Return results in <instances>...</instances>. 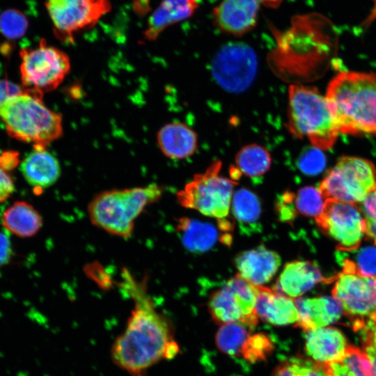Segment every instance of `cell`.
I'll list each match as a JSON object with an SVG mask.
<instances>
[{
    "mask_svg": "<svg viewBox=\"0 0 376 376\" xmlns=\"http://www.w3.org/2000/svg\"><path fill=\"white\" fill-rule=\"evenodd\" d=\"M42 95L31 91L8 99L0 107V118L11 137L46 147L61 136V115L47 108Z\"/></svg>",
    "mask_w": 376,
    "mask_h": 376,
    "instance_id": "4",
    "label": "cell"
},
{
    "mask_svg": "<svg viewBox=\"0 0 376 376\" xmlns=\"http://www.w3.org/2000/svg\"><path fill=\"white\" fill-rule=\"evenodd\" d=\"M287 127L295 137H306L312 146L330 149L339 134L327 99L315 87L292 84L288 89Z\"/></svg>",
    "mask_w": 376,
    "mask_h": 376,
    "instance_id": "5",
    "label": "cell"
},
{
    "mask_svg": "<svg viewBox=\"0 0 376 376\" xmlns=\"http://www.w3.org/2000/svg\"><path fill=\"white\" fill-rule=\"evenodd\" d=\"M249 336L245 325L239 322H228L219 327L215 342L221 352L236 357L242 354L243 345Z\"/></svg>",
    "mask_w": 376,
    "mask_h": 376,
    "instance_id": "29",
    "label": "cell"
},
{
    "mask_svg": "<svg viewBox=\"0 0 376 376\" xmlns=\"http://www.w3.org/2000/svg\"><path fill=\"white\" fill-rule=\"evenodd\" d=\"M271 376H327L322 364L301 357L281 362Z\"/></svg>",
    "mask_w": 376,
    "mask_h": 376,
    "instance_id": "30",
    "label": "cell"
},
{
    "mask_svg": "<svg viewBox=\"0 0 376 376\" xmlns=\"http://www.w3.org/2000/svg\"><path fill=\"white\" fill-rule=\"evenodd\" d=\"M162 192L156 183L102 191L88 205L90 220L104 231L127 239L133 232L135 219L146 206L157 202Z\"/></svg>",
    "mask_w": 376,
    "mask_h": 376,
    "instance_id": "3",
    "label": "cell"
},
{
    "mask_svg": "<svg viewBox=\"0 0 376 376\" xmlns=\"http://www.w3.org/2000/svg\"><path fill=\"white\" fill-rule=\"evenodd\" d=\"M346 340L343 334L334 327H322L307 331L305 351L314 361L324 364L345 352Z\"/></svg>",
    "mask_w": 376,
    "mask_h": 376,
    "instance_id": "20",
    "label": "cell"
},
{
    "mask_svg": "<svg viewBox=\"0 0 376 376\" xmlns=\"http://www.w3.org/2000/svg\"><path fill=\"white\" fill-rule=\"evenodd\" d=\"M26 16L17 9H6L0 14V32L9 39L23 36L28 28Z\"/></svg>",
    "mask_w": 376,
    "mask_h": 376,
    "instance_id": "32",
    "label": "cell"
},
{
    "mask_svg": "<svg viewBox=\"0 0 376 376\" xmlns=\"http://www.w3.org/2000/svg\"><path fill=\"white\" fill-rule=\"evenodd\" d=\"M359 331L362 337L363 351L376 374V317L368 320Z\"/></svg>",
    "mask_w": 376,
    "mask_h": 376,
    "instance_id": "36",
    "label": "cell"
},
{
    "mask_svg": "<svg viewBox=\"0 0 376 376\" xmlns=\"http://www.w3.org/2000/svg\"><path fill=\"white\" fill-rule=\"evenodd\" d=\"M15 190V185L11 177L0 167V203L11 196Z\"/></svg>",
    "mask_w": 376,
    "mask_h": 376,
    "instance_id": "38",
    "label": "cell"
},
{
    "mask_svg": "<svg viewBox=\"0 0 376 376\" xmlns=\"http://www.w3.org/2000/svg\"><path fill=\"white\" fill-rule=\"evenodd\" d=\"M231 209L234 217L242 226L256 225L261 215V206L258 196L244 188L233 194Z\"/></svg>",
    "mask_w": 376,
    "mask_h": 376,
    "instance_id": "28",
    "label": "cell"
},
{
    "mask_svg": "<svg viewBox=\"0 0 376 376\" xmlns=\"http://www.w3.org/2000/svg\"><path fill=\"white\" fill-rule=\"evenodd\" d=\"M122 286L134 306L125 330L116 338L111 355L116 365L132 376H142L162 359H171L179 351L171 327L155 308L146 283L136 281L123 270Z\"/></svg>",
    "mask_w": 376,
    "mask_h": 376,
    "instance_id": "1",
    "label": "cell"
},
{
    "mask_svg": "<svg viewBox=\"0 0 376 376\" xmlns=\"http://www.w3.org/2000/svg\"><path fill=\"white\" fill-rule=\"evenodd\" d=\"M4 228L19 237H31L36 235L42 226L39 212L26 201H16L2 214Z\"/></svg>",
    "mask_w": 376,
    "mask_h": 376,
    "instance_id": "23",
    "label": "cell"
},
{
    "mask_svg": "<svg viewBox=\"0 0 376 376\" xmlns=\"http://www.w3.org/2000/svg\"><path fill=\"white\" fill-rule=\"evenodd\" d=\"M294 200L296 208L300 213L314 218L321 213L324 203L318 189L311 186L299 189Z\"/></svg>",
    "mask_w": 376,
    "mask_h": 376,
    "instance_id": "31",
    "label": "cell"
},
{
    "mask_svg": "<svg viewBox=\"0 0 376 376\" xmlns=\"http://www.w3.org/2000/svg\"><path fill=\"white\" fill-rule=\"evenodd\" d=\"M294 301L299 314L296 326L304 331L329 325L338 320L342 313L340 304L330 297H298Z\"/></svg>",
    "mask_w": 376,
    "mask_h": 376,
    "instance_id": "18",
    "label": "cell"
},
{
    "mask_svg": "<svg viewBox=\"0 0 376 376\" xmlns=\"http://www.w3.org/2000/svg\"><path fill=\"white\" fill-rule=\"evenodd\" d=\"M20 170L26 182L36 189L53 185L61 171L55 156L38 145H34V150L23 160Z\"/></svg>",
    "mask_w": 376,
    "mask_h": 376,
    "instance_id": "19",
    "label": "cell"
},
{
    "mask_svg": "<svg viewBox=\"0 0 376 376\" xmlns=\"http://www.w3.org/2000/svg\"><path fill=\"white\" fill-rule=\"evenodd\" d=\"M221 166V161H215L204 172L195 175L177 193L178 203L184 207L196 210L218 220L226 217L237 182L220 175Z\"/></svg>",
    "mask_w": 376,
    "mask_h": 376,
    "instance_id": "6",
    "label": "cell"
},
{
    "mask_svg": "<svg viewBox=\"0 0 376 376\" xmlns=\"http://www.w3.org/2000/svg\"><path fill=\"white\" fill-rule=\"evenodd\" d=\"M56 36L70 41L75 33L94 25L111 10L109 0H47Z\"/></svg>",
    "mask_w": 376,
    "mask_h": 376,
    "instance_id": "12",
    "label": "cell"
},
{
    "mask_svg": "<svg viewBox=\"0 0 376 376\" xmlns=\"http://www.w3.org/2000/svg\"><path fill=\"white\" fill-rule=\"evenodd\" d=\"M324 280L315 263L296 260L285 265L272 289L279 294L296 299Z\"/></svg>",
    "mask_w": 376,
    "mask_h": 376,
    "instance_id": "16",
    "label": "cell"
},
{
    "mask_svg": "<svg viewBox=\"0 0 376 376\" xmlns=\"http://www.w3.org/2000/svg\"><path fill=\"white\" fill-rule=\"evenodd\" d=\"M315 222L338 242V250L350 251L359 247L366 235V221L357 204L333 199L324 200Z\"/></svg>",
    "mask_w": 376,
    "mask_h": 376,
    "instance_id": "10",
    "label": "cell"
},
{
    "mask_svg": "<svg viewBox=\"0 0 376 376\" xmlns=\"http://www.w3.org/2000/svg\"><path fill=\"white\" fill-rule=\"evenodd\" d=\"M18 154L13 151L3 153L0 157V167L3 169H10L17 164Z\"/></svg>",
    "mask_w": 376,
    "mask_h": 376,
    "instance_id": "40",
    "label": "cell"
},
{
    "mask_svg": "<svg viewBox=\"0 0 376 376\" xmlns=\"http://www.w3.org/2000/svg\"><path fill=\"white\" fill-rule=\"evenodd\" d=\"M318 189L324 200L359 204L376 190V168L368 159L343 157L327 173Z\"/></svg>",
    "mask_w": 376,
    "mask_h": 376,
    "instance_id": "7",
    "label": "cell"
},
{
    "mask_svg": "<svg viewBox=\"0 0 376 376\" xmlns=\"http://www.w3.org/2000/svg\"><path fill=\"white\" fill-rule=\"evenodd\" d=\"M280 265L279 255L263 246L244 251L235 258L238 274L254 285H263L269 282Z\"/></svg>",
    "mask_w": 376,
    "mask_h": 376,
    "instance_id": "15",
    "label": "cell"
},
{
    "mask_svg": "<svg viewBox=\"0 0 376 376\" xmlns=\"http://www.w3.org/2000/svg\"><path fill=\"white\" fill-rule=\"evenodd\" d=\"M20 56L24 86L42 95L55 90L70 70L68 56L43 40L35 48L22 49Z\"/></svg>",
    "mask_w": 376,
    "mask_h": 376,
    "instance_id": "8",
    "label": "cell"
},
{
    "mask_svg": "<svg viewBox=\"0 0 376 376\" xmlns=\"http://www.w3.org/2000/svg\"><path fill=\"white\" fill-rule=\"evenodd\" d=\"M326 165V157L320 149L315 147L306 148L298 159L299 169L306 175H316Z\"/></svg>",
    "mask_w": 376,
    "mask_h": 376,
    "instance_id": "34",
    "label": "cell"
},
{
    "mask_svg": "<svg viewBox=\"0 0 376 376\" xmlns=\"http://www.w3.org/2000/svg\"><path fill=\"white\" fill-rule=\"evenodd\" d=\"M157 140L161 151L171 159L187 158L197 149L196 133L182 123L163 126L157 133Z\"/></svg>",
    "mask_w": 376,
    "mask_h": 376,
    "instance_id": "21",
    "label": "cell"
},
{
    "mask_svg": "<svg viewBox=\"0 0 376 376\" xmlns=\"http://www.w3.org/2000/svg\"><path fill=\"white\" fill-rule=\"evenodd\" d=\"M332 293L352 320L355 331L376 315V279L343 273L338 277Z\"/></svg>",
    "mask_w": 376,
    "mask_h": 376,
    "instance_id": "13",
    "label": "cell"
},
{
    "mask_svg": "<svg viewBox=\"0 0 376 376\" xmlns=\"http://www.w3.org/2000/svg\"><path fill=\"white\" fill-rule=\"evenodd\" d=\"M31 89L22 88L6 80H0V107L9 98L28 93Z\"/></svg>",
    "mask_w": 376,
    "mask_h": 376,
    "instance_id": "37",
    "label": "cell"
},
{
    "mask_svg": "<svg viewBox=\"0 0 376 376\" xmlns=\"http://www.w3.org/2000/svg\"><path fill=\"white\" fill-rule=\"evenodd\" d=\"M281 0H263V3L269 6H276Z\"/></svg>",
    "mask_w": 376,
    "mask_h": 376,
    "instance_id": "41",
    "label": "cell"
},
{
    "mask_svg": "<svg viewBox=\"0 0 376 376\" xmlns=\"http://www.w3.org/2000/svg\"><path fill=\"white\" fill-rule=\"evenodd\" d=\"M273 350L269 337L263 333L249 336L244 343L242 355L250 362L265 360Z\"/></svg>",
    "mask_w": 376,
    "mask_h": 376,
    "instance_id": "33",
    "label": "cell"
},
{
    "mask_svg": "<svg viewBox=\"0 0 376 376\" xmlns=\"http://www.w3.org/2000/svg\"><path fill=\"white\" fill-rule=\"evenodd\" d=\"M236 171L249 177L265 174L270 168L272 157L264 147L251 143L242 147L235 159Z\"/></svg>",
    "mask_w": 376,
    "mask_h": 376,
    "instance_id": "27",
    "label": "cell"
},
{
    "mask_svg": "<svg viewBox=\"0 0 376 376\" xmlns=\"http://www.w3.org/2000/svg\"><path fill=\"white\" fill-rule=\"evenodd\" d=\"M256 293V285L237 273L210 296L208 307L212 319L219 324L239 322L255 327L258 322Z\"/></svg>",
    "mask_w": 376,
    "mask_h": 376,
    "instance_id": "9",
    "label": "cell"
},
{
    "mask_svg": "<svg viewBox=\"0 0 376 376\" xmlns=\"http://www.w3.org/2000/svg\"><path fill=\"white\" fill-rule=\"evenodd\" d=\"M176 230L185 247L194 253L212 249L220 237L213 225L187 217L178 219Z\"/></svg>",
    "mask_w": 376,
    "mask_h": 376,
    "instance_id": "24",
    "label": "cell"
},
{
    "mask_svg": "<svg viewBox=\"0 0 376 376\" xmlns=\"http://www.w3.org/2000/svg\"><path fill=\"white\" fill-rule=\"evenodd\" d=\"M357 205L366 221V236L376 245V190L370 193Z\"/></svg>",
    "mask_w": 376,
    "mask_h": 376,
    "instance_id": "35",
    "label": "cell"
},
{
    "mask_svg": "<svg viewBox=\"0 0 376 376\" xmlns=\"http://www.w3.org/2000/svg\"><path fill=\"white\" fill-rule=\"evenodd\" d=\"M327 376H376L364 351L347 346L339 358L322 364Z\"/></svg>",
    "mask_w": 376,
    "mask_h": 376,
    "instance_id": "25",
    "label": "cell"
},
{
    "mask_svg": "<svg viewBox=\"0 0 376 376\" xmlns=\"http://www.w3.org/2000/svg\"><path fill=\"white\" fill-rule=\"evenodd\" d=\"M257 56L244 42H229L223 46L212 61V72L216 81L228 92L246 91L257 72Z\"/></svg>",
    "mask_w": 376,
    "mask_h": 376,
    "instance_id": "11",
    "label": "cell"
},
{
    "mask_svg": "<svg viewBox=\"0 0 376 376\" xmlns=\"http://www.w3.org/2000/svg\"><path fill=\"white\" fill-rule=\"evenodd\" d=\"M339 133L376 134V74L341 72L326 93Z\"/></svg>",
    "mask_w": 376,
    "mask_h": 376,
    "instance_id": "2",
    "label": "cell"
},
{
    "mask_svg": "<svg viewBox=\"0 0 376 376\" xmlns=\"http://www.w3.org/2000/svg\"><path fill=\"white\" fill-rule=\"evenodd\" d=\"M198 3V0H164L149 17L146 37L155 40L168 26L189 17Z\"/></svg>",
    "mask_w": 376,
    "mask_h": 376,
    "instance_id": "22",
    "label": "cell"
},
{
    "mask_svg": "<svg viewBox=\"0 0 376 376\" xmlns=\"http://www.w3.org/2000/svg\"><path fill=\"white\" fill-rule=\"evenodd\" d=\"M12 254L11 243L7 235L0 231V267L6 265Z\"/></svg>",
    "mask_w": 376,
    "mask_h": 376,
    "instance_id": "39",
    "label": "cell"
},
{
    "mask_svg": "<svg viewBox=\"0 0 376 376\" xmlns=\"http://www.w3.org/2000/svg\"><path fill=\"white\" fill-rule=\"evenodd\" d=\"M338 253L343 273L376 279V246H365Z\"/></svg>",
    "mask_w": 376,
    "mask_h": 376,
    "instance_id": "26",
    "label": "cell"
},
{
    "mask_svg": "<svg viewBox=\"0 0 376 376\" xmlns=\"http://www.w3.org/2000/svg\"><path fill=\"white\" fill-rule=\"evenodd\" d=\"M376 316V315H375Z\"/></svg>",
    "mask_w": 376,
    "mask_h": 376,
    "instance_id": "42",
    "label": "cell"
},
{
    "mask_svg": "<svg viewBox=\"0 0 376 376\" xmlns=\"http://www.w3.org/2000/svg\"><path fill=\"white\" fill-rule=\"evenodd\" d=\"M256 311L263 320L276 326L296 323L298 310L294 299L272 288L256 285Z\"/></svg>",
    "mask_w": 376,
    "mask_h": 376,
    "instance_id": "17",
    "label": "cell"
},
{
    "mask_svg": "<svg viewBox=\"0 0 376 376\" xmlns=\"http://www.w3.org/2000/svg\"><path fill=\"white\" fill-rule=\"evenodd\" d=\"M263 0H222L214 10L216 26L222 31L240 36L256 25Z\"/></svg>",
    "mask_w": 376,
    "mask_h": 376,
    "instance_id": "14",
    "label": "cell"
}]
</instances>
